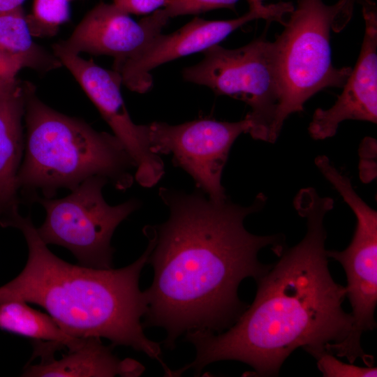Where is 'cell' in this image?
<instances>
[{
	"instance_id": "obj_12",
	"label": "cell",
	"mask_w": 377,
	"mask_h": 377,
	"mask_svg": "<svg viewBox=\"0 0 377 377\" xmlns=\"http://www.w3.org/2000/svg\"><path fill=\"white\" fill-rule=\"evenodd\" d=\"M168 20L161 8L135 22L113 3H101L87 13L68 39L57 43L76 54L110 56L117 71L161 33Z\"/></svg>"
},
{
	"instance_id": "obj_21",
	"label": "cell",
	"mask_w": 377,
	"mask_h": 377,
	"mask_svg": "<svg viewBox=\"0 0 377 377\" xmlns=\"http://www.w3.org/2000/svg\"><path fill=\"white\" fill-rule=\"evenodd\" d=\"M166 0H113V4L128 14L147 15L163 7Z\"/></svg>"
},
{
	"instance_id": "obj_24",
	"label": "cell",
	"mask_w": 377,
	"mask_h": 377,
	"mask_svg": "<svg viewBox=\"0 0 377 377\" xmlns=\"http://www.w3.org/2000/svg\"><path fill=\"white\" fill-rule=\"evenodd\" d=\"M358 0H343V5L341 8V14L346 17H351L353 6Z\"/></svg>"
},
{
	"instance_id": "obj_7",
	"label": "cell",
	"mask_w": 377,
	"mask_h": 377,
	"mask_svg": "<svg viewBox=\"0 0 377 377\" xmlns=\"http://www.w3.org/2000/svg\"><path fill=\"white\" fill-rule=\"evenodd\" d=\"M108 181L93 177L71 190L67 196L59 198H38L46 216L37 228L46 244L68 249L79 265L98 269H110L114 249L111 239L117 227L140 206L131 199L112 206L103 198L102 190Z\"/></svg>"
},
{
	"instance_id": "obj_1",
	"label": "cell",
	"mask_w": 377,
	"mask_h": 377,
	"mask_svg": "<svg viewBox=\"0 0 377 377\" xmlns=\"http://www.w3.org/2000/svg\"><path fill=\"white\" fill-rule=\"evenodd\" d=\"M158 195L169 217L154 226L156 242L148 259L154 279L145 290L143 326L165 330L164 346L173 350L184 333L219 334L235 324L247 308L238 295L240 283L248 277L256 281L270 269L258 253L269 246L279 256L285 237L256 235L244 227L246 217L265 206L263 193L246 207L228 198L214 201L199 189L187 193L161 187Z\"/></svg>"
},
{
	"instance_id": "obj_5",
	"label": "cell",
	"mask_w": 377,
	"mask_h": 377,
	"mask_svg": "<svg viewBox=\"0 0 377 377\" xmlns=\"http://www.w3.org/2000/svg\"><path fill=\"white\" fill-rule=\"evenodd\" d=\"M343 5V0L332 6L297 0L276 37L283 90L274 127L277 138L290 114L302 111L319 91L343 87L351 73L350 67L335 68L331 60L330 30Z\"/></svg>"
},
{
	"instance_id": "obj_10",
	"label": "cell",
	"mask_w": 377,
	"mask_h": 377,
	"mask_svg": "<svg viewBox=\"0 0 377 377\" xmlns=\"http://www.w3.org/2000/svg\"><path fill=\"white\" fill-rule=\"evenodd\" d=\"M53 53L73 75L133 158L135 181L146 188L156 184L165 172L164 164L150 150L147 125L135 124L128 112L121 94L120 75L63 49L58 43L53 45Z\"/></svg>"
},
{
	"instance_id": "obj_18",
	"label": "cell",
	"mask_w": 377,
	"mask_h": 377,
	"mask_svg": "<svg viewBox=\"0 0 377 377\" xmlns=\"http://www.w3.org/2000/svg\"><path fill=\"white\" fill-rule=\"evenodd\" d=\"M69 0H34L33 13L27 21L33 36L54 35L70 18Z\"/></svg>"
},
{
	"instance_id": "obj_14",
	"label": "cell",
	"mask_w": 377,
	"mask_h": 377,
	"mask_svg": "<svg viewBox=\"0 0 377 377\" xmlns=\"http://www.w3.org/2000/svg\"><path fill=\"white\" fill-rule=\"evenodd\" d=\"M26 92L24 82L0 89V226L18 214L17 178L24 148L22 119Z\"/></svg>"
},
{
	"instance_id": "obj_13",
	"label": "cell",
	"mask_w": 377,
	"mask_h": 377,
	"mask_svg": "<svg viewBox=\"0 0 377 377\" xmlns=\"http://www.w3.org/2000/svg\"><path fill=\"white\" fill-rule=\"evenodd\" d=\"M357 2L365 22L360 54L335 103L314 112L308 127L314 140L334 136L345 120L377 121V8L371 0Z\"/></svg>"
},
{
	"instance_id": "obj_3",
	"label": "cell",
	"mask_w": 377,
	"mask_h": 377,
	"mask_svg": "<svg viewBox=\"0 0 377 377\" xmlns=\"http://www.w3.org/2000/svg\"><path fill=\"white\" fill-rule=\"evenodd\" d=\"M8 226L22 232L29 250L24 269L0 287V303L22 301L44 308L59 327L77 338H105L111 346H124L157 360L166 374L161 345L149 339L140 320L147 311L139 278L155 245L151 226L144 233L148 245L132 264L119 269L73 265L57 257L38 235L29 216L20 213Z\"/></svg>"
},
{
	"instance_id": "obj_15",
	"label": "cell",
	"mask_w": 377,
	"mask_h": 377,
	"mask_svg": "<svg viewBox=\"0 0 377 377\" xmlns=\"http://www.w3.org/2000/svg\"><path fill=\"white\" fill-rule=\"evenodd\" d=\"M34 354L41 357L38 364L30 365L24 376H140L145 367L131 359H119L111 347L104 346L100 338H86L77 348L59 360L54 359L48 353L35 350Z\"/></svg>"
},
{
	"instance_id": "obj_11",
	"label": "cell",
	"mask_w": 377,
	"mask_h": 377,
	"mask_svg": "<svg viewBox=\"0 0 377 377\" xmlns=\"http://www.w3.org/2000/svg\"><path fill=\"white\" fill-rule=\"evenodd\" d=\"M293 9L290 3L268 6L261 3L250 6L247 13L232 20H207L195 17L170 34H158L138 55L116 72L120 75L122 84L130 90L145 93L152 86L150 71L158 66L219 45L250 21L264 19L283 24L285 15Z\"/></svg>"
},
{
	"instance_id": "obj_17",
	"label": "cell",
	"mask_w": 377,
	"mask_h": 377,
	"mask_svg": "<svg viewBox=\"0 0 377 377\" xmlns=\"http://www.w3.org/2000/svg\"><path fill=\"white\" fill-rule=\"evenodd\" d=\"M0 328L36 341L54 342L69 350L78 348L85 339L68 334L50 316L31 309L22 301L0 303Z\"/></svg>"
},
{
	"instance_id": "obj_2",
	"label": "cell",
	"mask_w": 377,
	"mask_h": 377,
	"mask_svg": "<svg viewBox=\"0 0 377 377\" xmlns=\"http://www.w3.org/2000/svg\"><path fill=\"white\" fill-rule=\"evenodd\" d=\"M293 202L306 219L304 238L284 249L279 260L256 281L253 302L227 331L185 334L195 358L175 371L177 376L191 369L200 374L215 362L237 360L249 365L253 376H275L296 348L311 354L347 337L353 317L342 308L346 287L332 277L325 247L324 219L334 200L305 188Z\"/></svg>"
},
{
	"instance_id": "obj_25",
	"label": "cell",
	"mask_w": 377,
	"mask_h": 377,
	"mask_svg": "<svg viewBox=\"0 0 377 377\" xmlns=\"http://www.w3.org/2000/svg\"><path fill=\"white\" fill-rule=\"evenodd\" d=\"M246 1L249 3V5L250 6H253V5H257V4H261L263 3V1L264 0H246Z\"/></svg>"
},
{
	"instance_id": "obj_4",
	"label": "cell",
	"mask_w": 377,
	"mask_h": 377,
	"mask_svg": "<svg viewBox=\"0 0 377 377\" xmlns=\"http://www.w3.org/2000/svg\"><path fill=\"white\" fill-rule=\"evenodd\" d=\"M27 128L24 158L17 184L30 202L52 198L60 188L72 190L93 177L105 178L125 191L134 180L135 163L114 135L56 111L24 82Z\"/></svg>"
},
{
	"instance_id": "obj_6",
	"label": "cell",
	"mask_w": 377,
	"mask_h": 377,
	"mask_svg": "<svg viewBox=\"0 0 377 377\" xmlns=\"http://www.w3.org/2000/svg\"><path fill=\"white\" fill-rule=\"evenodd\" d=\"M198 64L184 68L183 78L245 102L248 133L256 140L274 142V127L282 97L279 54L275 41L265 36L235 49L215 45Z\"/></svg>"
},
{
	"instance_id": "obj_8",
	"label": "cell",
	"mask_w": 377,
	"mask_h": 377,
	"mask_svg": "<svg viewBox=\"0 0 377 377\" xmlns=\"http://www.w3.org/2000/svg\"><path fill=\"white\" fill-rule=\"evenodd\" d=\"M329 182L353 211L357 224L352 241L343 251H326L343 267L346 297L352 307L353 324L347 337L339 343H328L325 348L350 363L361 358L372 367L374 357L363 350L362 334L376 327L374 311L377 304V212L355 192L350 179L341 172L331 175Z\"/></svg>"
},
{
	"instance_id": "obj_9",
	"label": "cell",
	"mask_w": 377,
	"mask_h": 377,
	"mask_svg": "<svg viewBox=\"0 0 377 377\" xmlns=\"http://www.w3.org/2000/svg\"><path fill=\"white\" fill-rule=\"evenodd\" d=\"M249 130L246 118L234 122L205 118L177 125L154 121L147 125V136L151 152L172 155L173 164L193 178L198 189L221 202L228 198L221 177L230 148Z\"/></svg>"
},
{
	"instance_id": "obj_19",
	"label": "cell",
	"mask_w": 377,
	"mask_h": 377,
	"mask_svg": "<svg viewBox=\"0 0 377 377\" xmlns=\"http://www.w3.org/2000/svg\"><path fill=\"white\" fill-rule=\"evenodd\" d=\"M311 355L317 360V367L325 377H367L376 376V367H357L352 363H343L325 348Z\"/></svg>"
},
{
	"instance_id": "obj_23",
	"label": "cell",
	"mask_w": 377,
	"mask_h": 377,
	"mask_svg": "<svg viewBox=\"0 0 377 377\" xmlns=\"http://www.w3.org/2000/svg\"><path fill=\"white\" fill-rule=\"evenodd\" d=\"M25 0H0V14L22 7Z\"/></svg>"
},
{
	"instance_id": "obj_20",
	"label": "cell",
	"mask_w": 377,
	"mask_h": 377,
	"mask_svg": "<svg viewBox=\"0 0 377 377\" xmlns=\"http://www.w3.org/2000/svg\"><path fill=\"white\" fill-rule=\"evenodd\" d=\"M239 0H166L161 10L168 18L196 15L219 8L235 9Z\"/></svg>"
},
{
	"instance_id": "obj_26",
	"label": "cell",
	"mask_w": 377,
	"mask_h": 377,
	"mask_svg": "<svg viewBox=\"0 0 377 377\" xmlns=\"http://www.w3.org/2000/svg\"><path fill=\"white\" fill-rule=\"evenodd\" d=\"M69 1H71V0H69Z\"/></svg>"
},
{
	"instance_id": "obj_22",
	"label": "cell",
	"mask_w": 377,
	"mask_h": 377,
	"mask_svg": "<svg viewBox=\"0 0 377 377\" xmlns=\"http://www.w3.org/2000/svg\"><path fill=\"white\" fill-rule=\"evenodd\" d=\"M22 68L20 63L0 52V89L17 84L19 80L16 76Z\"/></svg>"
},
{
	"instance_id": "obj_16",
	"label": "cell",
	"mask_w": 377,
	"mask_h": 377,
	"mask_svg": "<svg viewBox=\"0 0 377 377\" xmlns=\"http://www.w3.org/2000/svg\"><path fill=\"white\" fill-rule=\"evenodd\" d=\"M22 7L0 14V52L15 59L22 68L45 73L62 66L54 53L32 39Z\"/></svg>"
}]
</instances>
